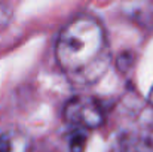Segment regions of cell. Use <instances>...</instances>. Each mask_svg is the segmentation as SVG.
Instances as JSON below:
<instances>
[{
	"label": "cell",
	"instance_id": "6da1fadb",
	"mask_svg": "<svg viewBox=\"0 0 153 152\" xmlns=\"http://www.w3.org/2000/svg\"><path fill=\"white\" fill-rule=\"evenodd\" d=\"M55 57L74 82L100 79L108 64V42L101 22L91 15H79L59 33Z\"/></svg>",
	"mask_w": 153,
	"mask_h": 152
},
{
	"label": "cell",
	"instance_id": "7a4b0ae2",
	"mask_svg": "<svg viewBox=\"0 0 153 152\" xmlns=\"http://www.w3.org/2000/svg\"><path fill=\"white\" fill-rule=\"evenodd\" d=\"M64 119L80 130L98 128L104 124V110L100 103L86 96H77L64 106Z\"/></svg>",
	"mask_w": 153,
	"mask_h": 152
},
{
	"label": "cell",
	"instance_id": "3957f363",
	"mask_svg": "<svg viewBox=\"0 0 153 152\" xmlns=\"http://www.w3.org/2000/svg\"><path fill=\"white\" fill-rule=\"evenodd\" d=\"M111 152H153V121L125 128L119 133Z\"/></svg>",
	"mask_w": 153,
	"mask_h": 152
},
{
	"label": "cell",
	"instance_id": "277c9868",
	"mask_svg": "<svg viewBox=\"0 0 153 152\" xmlns=\"http://www.w3.org/2000/svg\"><path fill=\"white\" fill-rule=\"evenodd\" d=\"M85 146H86V133L85 130L76 128L70 137V143H68L70 152H83Z\"/></svg>",
	"mask_w": 153,
	"mask_h": 152
},
{
	"label": "cell",
	"instance_id": "5b68a950",
	"mask_svg": "<svg viewBox=\"0 0 153 152\" xmlns=\"http://www.w3.org/2000/svg\"><path fill=\"white\" fill-rule=\"evenodd\" d=\"M12 15H13L12 7L4 4V3H0V31L4 30L9 25V22L12 19Z\"/></svg>",
	"mask_w": 153,
	"mask_h": 152
},
{
	"label": "cell",
	"instance_id": "8992f818",
	"mask_svg": "<svg viewBox=\"0 0 153 152\" xmlns=\"http://www.w3.org/2000/svg\"><path fill=\"white\" fill-rule=\"evenodd\" d=\"M0 152H15V143L10 134H0Z\"/></svg>",
	"mask_w": 153,
	"mask_h": 152
},
{
	"label": "cell",
	"instance_id": "52a82bcc",
	"mask_svg": "<svg viewBox=\"0 0 153 152\" xmlns=\"http://www.w3.org/2000/svg\"><path fill=\"white\" fill-rule=\"evenodd\" d=\"M150 103H152V106H153V88H152V91H150Z\"/></svg>",
	"mask_w": 153,
	"mask_h": 152
}]
</instances>
